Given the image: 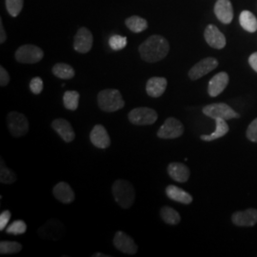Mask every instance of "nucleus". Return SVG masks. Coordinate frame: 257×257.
Returning <instances> with one entry per match:
<instances>
[{
    "instance_id": "6e6552de",
    "label": "nucleus",
    "mask_w": 257,
    "mask_h": 257,
    "mask_svg": "<svg viewBox=\"0 0 257 257\" xmlns=\"http://www.w3.org/2000/svg\"><path fill=\"white\" fill-rule=\"evenodd\" d=\"M7 123L10 133L15 138H21L29 132V122L27 117L18 111H12L7 116Z\"/></svg>"
},
{
    "instance_id": "5701e85b",
    "label": "nucleus",
    "mask_w": 257,
    "mask_h": 257,
    "mask_svg": "<svg viewBox=\"0 0 257 257\" xmlns=\"http://www.w3.org/2000/svg\"><path fill=\"white\" fill-rule=\"evenodd\" d=\"M215 120V124H216V128L215 131L211 134V135H203L200 137V139H202L203 141H213L215 139L224 137L225 135L228 134L229 132V126L226 123V120L222 119V118H216Z\"/></svg>"
},
{
    "instance_id": "393cba45",
    "label": "nucleus",
    "mask_w": 257,
    "mask_h": 257,
    "mask_svg": "<svg viewBox=\"0 0 257 257\" xmlns=\"http://www.w3.org/2000/svg\"><path fill=\"white\" fill-rule=\"evenodd\" d=\"M126 26L133 33H141L148 28V22L146 19H142L138 16H133L126 19Z\"/></svg>"
},
{
    "instance_id": "a878e982",
    "label": "nucleus",
    "mask_w": 257,
    "mask_h": 257,
    "mask_svg": "<svg viewBox=\"0 0 257 257\" xmlns=\"http://www.w3.org/2000/svg\"><path fill=\"white\" fill-rule=\"evenodd\" d=\"M53 74L60 79H71L74 76V68L66 63H57L53 67Z\"/></svg>"
},
{
    "instance_id": "a211bd4d",
    "label": "nucleus",
    "mask_w": 257,
    "mask_h": 257,
    "mask_svg": "<svg viewBox=\"0 0 257 257\" xmlns=\"http://www.w3.org/2000/svg\"><path fill=\"white\" fill-rule=\"evenodd\" d=\"M229 83V75L225 72L215 74L209 82L208 92L211 97H215L223 92Z\"/></svg>"
},
{
    "instance_id": "c756f323",
    "label": "nucleus",
    "mask_w": 257,
    "mask_h": 257,
    "mask_svg": "<svg viewBox=\"0 0 257 257\" xmlns=\"http://www.w3.org/2000/svg\"><path fill=\"white\" fill-rule=\"evenodd\" d=\"M22 249V245L15 241H1L0 253L1 254H15Z\"/></svg>"
},
{
    "instance_id": "4468645a",
    "label": "nucleus",
    "mask_w": 257,
    "mask_h": 257,
    "mask_svg": "<svg viewBox=\"0 0 257 257\" xmlns=\"http://www.w3.org/2000/svg\"><path fill=\"white\" fill-rule=\"evenodd\" d=\"M204 37L206 39V42L214 49H223L226 46V37L218 30V28L215 27L214 25H209L206 28Z\"/></svg>"
},
{
    "instance_id": "f8f14e48",
    "label": "nucleus",
    "mask_w": 257,
    "mask_h": 257,
    "mask_svg": "<svg viewBox=\"0 0 257 257\" xmlns=\"http://www.w3.org/2000/svg\"><path fill=\"white\" fill-rule=\"evenodd\" d=\"M92 43L93 37L92 33L87 28H80L74 37V50L80 54H87L91 51Z\"/></svg>"
},
{
    "instance_id": "ddd939ff",
    "label": "nucleus",
    "mask_w": 257,
    "mask_h": 257,
    "mask_svg": "<svg viewBox=\"0 0 257 257\" xmlns=\"http://www.w3.org/2000/svg\"><path fill=\"white\" fill-rule=\"evenodd\" d=\"M90 139L94 147L107 149L110 146V138L106 128L100 124L95 125L90 134Z\"/></svg>"
},
{
    "instance_id": "7ed1b4c3",
    "label": "nucleus",
    "mask_w": 257,
    "mask_h": 257,
    "mask_svg": "<svg viewBox=\"0 0 257 257\" xmlns=\"http://www.w3.org/2000/svg\"><path fill=\"white\" fill-rule=\"evenodd\" d=\"M97 104L100 110L106 112L119 110L125 106V101L118 90H103L97 95Z\"/></svg>"
},
{
    "instance_id": "f3484780",
    "label": "nucleus",
    "mask_w": 257,
    "mask_h": 257,
    "mask_svg": "<svg viewBox=\"0 0 257 257\" xmlns=\"http://www.w3.org/2000/svg\"><path fill=\"white\" fill-rule=\"evenodd\" d=\"M214 14L224 24H230L233 19V9L230 0H217L214 5Z\"/></svg>"
},
{
    "instance_id": "20e7f679",
    "label": "nucleus",
    "mask_w": 257,
    "mask_h": 257,
    "mask_svg": "<svg viewBox=\"0 0 257 257\" xmlns=\"http://www.w3.org/2000/svg\"><path fill=\"white\" fill-rule=\"evenodd\" d=\"M128 118L130 122L138 126L153 125L158 118L156 110L147 107H138L128 112Z\"/></svg>"
},
{
    "instance_id": "cd10ccee",
    "label": "nucleus",
    "mask_w": 257,
    "mask_h": 257,
    "mask_svg": "<svg viewBox=\"0 0 257 257\" xmlns=\"http://www.w3.org/2000/svg\"><path fill=\"white\" fill-rule=\"evenodd\" d=\"M80 95L76 91H67L63 95V104L67 110H75L79 105Z\"/></svg>"
},
{
    "instance_id": "4be33fe9",
    "label": "nucleus",
    "mask_w": 257,
    "mask_h": 257,
    "mask_svg": "<svg viewBox=\"0 0 257 257\" xmlns=\"http://www.w3.org/2000/svg\"><path fill=\"white\" fill-rule=\"evenodd\" d=\"M166 194L170 199L174 200L175 202L182 203L185 205L193 202V197L190 193L185 192L182 189L174 185H169L166 188Z\"/></svg>"
},
{
    "instance_id": "f704fd0d",
    "label": "nucleus",
    "mask_w": 257,
    "mask_h": 257,
    "mask_svg": "<svg viewBox=\"0 0 257 257\" xmlns=\"http://www.w3.org/2000/svg\"><path fill=\"white\" fill-rule=\"evenodd\" d=\"M247 138L251 142H256L257 143V118H255L249 124L248 130H247Z\"/></svg>"
},
{
    "instance_id": "c9c22d12",
    "label": "nucleus",
    "mask_w": 257,
    "mask_h": 257,
    "mask_svg": "<svg viewBox=\"0 0 257 257\" xmlns=\"http://www.w3.org/2000/svg\"><path fill=\"white\" fill-rule=\"evenodd\" d=\"M11 211H4L0 214V230H4L11 219Z\"/></svg>"
},
{
    "instance_id": "58836bf2",
    "label": "nucleus",
    "mask_w": 257,
    "mask_h": 257,
    "mask_svg": "<svg viewBox=\"0 0 257 257\" xmlns=\"http://www.w3.org/2000/svg\"><path fill=\"white\" fill-rule=\"evenodd\" d=\"M7 39V36H6V33H5V30L3 27V23H2V19L0 20V43L3 44Z\"/></svg>"
},
{
    "instance_id": "e433bc0d",
    "label": "nucleus",
    "mask_w": 257,
    "mask_h": 257,
    "mask_svg": "<svg viewBox=\"0 0 257 257\" xmlns=\"http://www.w3.org/2000/svg\"><path fill=\"white\" fill-rule=\"evenodd\" d=\"M10 82V75L8 72L6 71V69L1 66L0 67V85L2 87L7 86Z\"/></svg>"
},
{
    "instance_id": "39448f33",
    "label": "nucleus",
    "mask_w": 257,
    "mask_h": 257,
    "mask_svg": "<svg viewBox=\"0 0 257 257\" xmlns=\"http://www.w3.org/2000/svg\"><path fill=\"white\" fill-rule=\"evenodd\" d=\"M203 113L212 119L222 118L229 120L240 117L236 111H234L233 109H231L229 105L225 103H214L207 105L203 108Z\"/></svg>"
},
{
    "instance_id": "1a4fd4ad",
    "label": "nucleus",
    "mask_w": 257,
    "mask_h": 257,
    "mask_svg": "<svg viewBox=\"0 0 257 257\" xmlns=\"http://www.w3.org/2000/svg\"><path fill=\"white\" fill-rule=\"evenodd\" d=\"M184 133L183 124L179 120L169 117L157 132V137L161 139L180 138Z\"/></svg>"
},
{
    "instance_id": "2eb2a0df",
    "label": "nucleus",
    "mask_w": 257,
    "mask_h": 257,
    "mask_svg": "<svg viewBox=\"0 0 257 257\" xmlns=\"http://www.w3.org/2000/svg\"><path fill=\"white\" fill-rule=\"evenodd\" d=\"M231 220L239 227H252L257 223V210L248 209L246 211H236L232 214Z\"/></svg>"
},
{
    "instance_id": "0eeeda50",
    "label": "nucleus",
    "mask_w": 257,
    "mask_h": 257,
    "mask_svg": "<svg viewBox=\"0 0 257 257\" xmlns=\"http://www.w3.org/2000/svg\"><path fill=\"white\" fill-rule=\"evenodd\" d=\"M15 56L19 63L35 64L42 60L44 57V52L39 47L28 44L19 47Z\"/></svg>"
},
{
    "instance_id": "473e14b6",
    "label": "nucleus",
    "mask_w": 257,
    "mask_h": 257,
    "mask_svg": "<svg viewBox=\"0 0 257 257\" xmlns=\"http://www.w3.org/2000/svg\"><path fill=\"white\" fill-rule=\"evenodd\" d=\"M127 44H128L127 37H121L118 35H113L109 39V45L110 49H112L113 51H120L127 46Z\"/></svg>"
},
{
    "instance_id": "412c9836",
    "label": "nucleus",
    "mask_w": 257,
    "mask_h": 257,
    "mask_svg": "<svg viewBox=\"0 0 257 257\" xmlns=\"http://www.w3.org/2000/svg\"><path fill=\"white\" fill-rule=\"evenodd\" d=\"M168 174L176 182L184 183L189 180L190 170L182 163L173 162L168 166Z\"/></svg>"
},
{
    "instance_id": "ea45409f",
    "label": "nucleus",
    "mask_w": 257,
    "mask_h": 257,
    "mask_svg": "<svg viewBox=\"0 0 257 257\" xmlns=\"http://www.w3.org/2000/svg\"><path fill=\"white\" fill-rule=\"evenodd\" d=\"M92 257H110V255H106L101 252H96V253L92 254Z\"/></svg>"
},
{
    "instance_id": "f257e3e1",
    "label": "nucleus",
    "mask_w": 257,
    "mask_h": 257,
    "mask_svg": "<svg viewBox=\"0 0 257 257\" xmlns=\"http://www.w3.org/2000/svg\"><path fill=\"white\" fill-rule=\"evenodd\" d=\"M141 58L149 62L156 63L164 59L169 54L170 44L168 40L161 36H152L139 46Z\"/></svg>"
},
{
    "instance_id": "9d476101",
    "label": "nucleus",
    "mask_w": 257,
    "mask_h": 257,
    "mask_svg": "<svg viewBox=\"0 0 257 257\" xmlns=\"http://www.w3.org/2000/svg\"><path fill=\"white\" fill-rule=\"evenodd\" d=\"M112 242L114 247L123 253L133 255L138 252V247L137 243L130 235L122 230L115 232Z\"/></svg>"
},
{
    "instance_id": "dca6fc26",
    "label": "nucleus",
    "mask_w": 257,
    "mask_h": 257,
    "mask_svg": "<svg viewBox=\"0 0 257 257\" xmlns=\"http://www.w3.org/2000/svg\"><path fill=\"white\" fill-rule=\"evenodd\" d=\"M52 128L55 130L57 135L64 140L65 142L70 143L74 141L75 138L74 128L68 120L63 118H57L52 122Z\"/></svg>"
},
{
    "instance_id": "9b49d317",
    "label": "nucleus",
    "mask_w": 257,
    "mask_h": 257,
    "mask_svg": "<svg viewBox=\"0 0 257 257\" xmlns=\"http://www.w3.org/2000/svg\"><path fill=\"white\" fill-rule=\"evenodd\" d=\"M218 66L217 59L213 57H207L204 58L201 61L193 66L189 72V77L192 80H197L203 77L204 75L211 73L216 67Z\"/></svg>"
},
{
    "instance_id": "aec40b11",
    "label": "nucleus",
    "mask_w": 257,
    "mask_h": 257,
    "mask_svg": "<svg viewBox=\"0 0 257 257\" xmlns=\"http://www.w3.org/2000/svg\"><path fill=\"white\" fill-rule=\"evenodd\" d=\"M167 88V79L164 77H152L146 84V92L148 95L154 98L161 96Z\"/></svg>"
},
{
    "instance_id": "4c0bfd02",
    "label": "nucleus",
    "mask_w": 257,
    "mask_h": 257,
    "mask_svg": "<svg viewBox=\"0 0 257 257\" xmlns=\"http://www.w3.org/2000/svg\"><path fill=\"white\" fill-rule=\"evenodd\" d=\"M248 63L250 65V67L257 73V52L256 53H253L252 55L249 56Z\"/></svg>"
},
{
    "instance_id": "72a5a7b5",
    "label": "nucleus",
    "mask_w": 257,
    "mask_h": 257,
    "mask_svg": "<svg viewBox=\"0 0 257 257\" xmlns=\"http://www.w3.org/2000/svg\"><path fill=\"white\" fill-rule=\"evenodd\" d=\"M44 85H43V81L40 77H34L31 82H30V90L31 92L35 94H39L40 92L43 91Z\"/></svg>"
},
{
    "instance_id": "bb28decb",
    "label": "nucleus",
    "mask_w": 257,
    "mask_h": 257,
    "mask_svg": "<svg viewBox=\"0 0 257 257\" xmlns=\"http://www.w3.org/2000/svg\"><path fill=\"white\" fill-rule=\"evenodd\" d=\"M160 216L169 225H177L181 221L180 214L171 207H163L160 210Z\"/></svg>"
},
{
    "instance_id": "7c9ffc66",
    "label": "nucleus",
    "mask_w": 257,
    "mask_h": 257,
    "mask_svg": "<svg viewBox=\"0 0 257 257\" xmlns=\"http://www.w3.org/2000/svg\"><path fill=\"white\" fill-rule=\"evenodd\" d=\"M27 230V225L23 220L14 221L9 227L6 229V232L9 234L19 235L25 233Z\"/></svg>"
},
{
    "instance_id": "c85d7f7f",
    "label": "nucleus",
    "mask_w": 257,
    "mask_h": 257,
    "mask_svg": "<svg viewBox=\"0 0 257 257\" xmlns=\"http://www.w3.org/2000/svg\"><path fill=\"white\" fill-rule=\"evenodd\" d=\"M18 179L17 175L6 167L5 162L3 161V159H1V167H0V182L2 184H6L10 185L16 182V180Z\"/></svg>"
},
{
    "instance_id": "423d86ee",
    "label": "nucleus",
    "mask_w": 257,
    "mask_h": 257,
    "mask_svg": "<svg viewBox=\"0 0 257 257\" xmlns=\"http://www.w3.org/2000/svg\"><path fill=\"white\" fill-rule=\"evenodd\" d=\"M37 234L40 238L57 241L63 237L65 234V226L61 221L50 219L38 229Z\"/></svg>"
},
{
    "instance_id": "2f4dec72",
    "label": "nucleus",
    "mask_w": 257,
    "mask_h": 257,
    "mask_svg": "<svg viewBox=\"0 0 257 257\" xmlns=\"http://www.w3.org/2000/svg\"><path fill=\"white\" fill-rule=\"evenodd\" d=\"M23 0H6V9L13 18L18 17L23 8Z\"/></svg>"
},
{
    "instance_id": "b1692460",
    "label": "nucleus",
    "mask_w": 257,
    "mask_h": 257,
    "mask_svg": "<svg viewBox=\"0 0 257 257\" xmlns=\"http://www.w3.org/2000/svg\"><path fill=\"white\" fill-rule=\"evenodd\" d=\"M240 25L248 33H254L257 31V19L249 11H243L239 17Z\"/></svg>"
},
{
    "instance_id": "f03ea898",
    "label": "nucleus",
    "mask_w": 257,
    "mask_h": 257,
    "mask_svg": "<svg viewBox=\"0 0 257 257\" xmlns=\"http://www.w3.org/2000/svg\"><path fill=\"white\" fill-rule=\"evenodd\" d=\"M111 193L115 202L123 209H130L136 200V191L134 186L124 179H118L113 183Z\"/></svg>"
},
{
    "instance_id": "6ab92c4d",
    "label": "nucleus",
    "mask_w": 257,
    "mask_h": 257,
    "mask_svg": "<svg viewBox=\"0 0 257 257\" xmlns=\"http://www.w3.org/2000/svg\"><path fill=\"white\" fill-rule=\"evenodd\" d=\"M53 193L55 198L64 204H70L74 202V191L71 188V186L66 182H59L56 184L54 187Z\"/></svg>"
}]
</instances>
